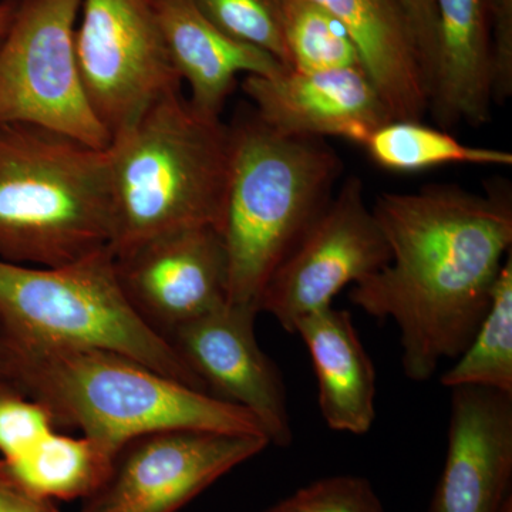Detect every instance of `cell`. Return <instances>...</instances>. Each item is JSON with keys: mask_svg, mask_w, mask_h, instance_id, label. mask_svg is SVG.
<instances>
[{"mask_svg": "<svg viewBox=\"0 0 512 512\" xmlns=\"http://www.w3.org/2000/svg\"><path fill=\"white\" fill-rule=\"evenodd\" d=\"M390 259L349 291L353 305L399 328L404 375L427 382L461 355L483 320L512 251V188L456 184L384 192L372 208Z\"/></svg>", "mask_w": 512, "mask_h": 512, "instance_id": "cell-1", "label": "cell"}, {"mask_svg": "<svg viewBox=\"0 0 512 512\" xmlns=\"http://www.w3.org/2000/svg\"><path fill=\"white\" fill-rule=\"evenodd\" d=\"M6 346L13 386L43 404L56 427L80 430L113 453L127 441L161 430L266 437L241 407L131 357L100 349Z\"/></svg>", "mask_w": 512, "mask_h": 512, "instance_id": "cell-2", "label": "cell"}, {"mask_svg": "<svg viewBox=\"0 0 512 512\" xmlns=\"http://www.w3.org/2000/svg\"><path fill=\"white\" fill-rule=\"evenodd\" d=\"M106 151L113 254L177 229H220L231 127L194 109L181 87L154 101Z\"/></svg>", "mask_w": 512, "mask_h": 512, "instance_id": "cell-3", "label": "cell"}, {"mask_svg": "<svg viewBox=\"0 0 512 512\" xmlns=\"http://www.w3.org/2000/svg\"><path fill=\"white\" fill-rule=\"evenodd\" d=\"M342 173L322 138L278 133L255 114L231 126L220 225L228 303L259 313L266 284L328 205Z\"/></svg>", "mask_w": 512, "mask_h": 512, "instance_id": "cell-4", "label": "cell"}, {"mask_svg": "<svg viewBox=\"0 0 512 512\" xmlns=\"http://www.w3.org/2000/svg\"><path fill=\"white\" fill-rule=\"evenodd\" d=\"M106 150L45 128L0 126L2 261L56 268L110 248Z\"/></svg>", "mask_w": 512, "mask_h": 512, "instance_id": "cell-5", "label": "cell"}, {"mask_svg": "<svg viewBox=\"0 0 512 512\" xmlns=\"http://www.w3.org/2000/svg\"><path fill=\"white\" fill-rule=\"evenodd\" d=\"M0 336L15 346L109 350L207 393L127 301L111 248L56 268L0 259Z\"/></svg>", "mask_w": 512, "mask_h": 512, "instance_id": "cell-6", "label": "cell"}, {"mask_svg": "<svg viewBox=\"0 0 512 512\" xmlns=\"http://www.w3.org/2000/svg\"><path fill=\"white\" fill-rule=\"evenodd\" d=\"M82 0H19L0 40V126L45 128L106 150L109 130L94 113L77 62Z\"/></svg>", "mask_w": 512, "mask_h": 512, "instance_id": "cell-7", "label": "cell"}, {"mask_svg": "<svg viewBox=\"0 0 512 512\" xmlns=\"http://www.w3.org/2000/svg\"><path fill=\"white\" fill-rule=\"evenodd\" d=\"M77 62L111 138L165 93L180 89L154 0H82Z\"/></svg>", "mask_w": 512, "mask_h": 512, "instance_id": "cell-8", "label": "cell"}, {"mask_svg": "<svg viewBox=\"0 0 512 512\" xmlns=\"http://www.w3.org/2000/svg\"><path fill=\"white\" fill-rule=\"evenodd\" d=\"M389 259L362 180L352 175L271 276L259 312L269 313L293 335L299 320L333 306L346 286L375 274Z\"/></svg>", "mask_w": 512, "mask_h": 512, "instance_id": "cell-9", "label": "cell"}, {"mask_svg": "<svg viewBox=\"0 0 512 512\" xmlns=\"http://www.w3.org/2000/svg\"><path fill=\"white\" fill-rule=\"evenodd\" d=\"M271 446L254 434L161 430L127 441L82 512H177Z\"/></svg>", "mask_w": 512, "mask_h": 512, "instance_id": "cell-10", "label": "cell"}, {"mask_svg": "<svg viewBox=\"0 0 512 512\" xmlns=\"http://www.w3.org/2000/svg\"><path fill=\"white\" fill-rule=\"evenodd\" d=\"M127 301L167 338L178 326L228 303V258L220 229L165 232L114 254Z\"/></svg>", "mask_w": 512, "mask_h": 512, "instance_id": "cell-11", "label": "cell"}, {"mask_svg": "<svg viewBox=\"0 0 512 512\" xmlns=\"http://www.w3.org/2000/svg\"><path fill=\"white\" fill-rule=\"evenodd\" d=\"M256 315L254 309L225 303L165 339L208 394L254 416L269 444L289 447L293 430L284 377L259 346Z\"/></svg>", "mask_w": 512, "mask_h": 512, "instance_id": "cell-12", "label": "cell"}, {"mask_svg": "<svg viewBox=\"0 0 512 512\" xmlns=\"http://www.w3.org/2000/svg\"><path fill=\"white\" fill-rule=\"evenodd\" d=\"M450 392L446 463L429 512H498L512 495V394Z\"/></svg>", "mask_w": 512, "mask_h": 512, "instance_id": "cell-13", "label": "cell"}, {"mask_svg": "<svg viewBox=\"0 0 512 512\" xmlns=\"http://www.w3.org/2000/svg\"><path fill=\"white\" fill-rule=\"evenodd\" d=\"M242 90L255 116L288 136L343 138L362 147L376 128L393 120L362 67L245 76Z\"/></svg>", "mask_w": 512, "mask_h": 512, "instance_id": "cell-14", "label": "cell"}, {"mask_svg": "<svg viewBox=\"0 0 512 512\" xmlns=\"http://www.w3.org/2000/svg\"><path fill=\"white\" fill-rule=\"evenodd\" d=\"M429 111L441 130L483 126L493 104L491 0H436Z\"/></svg>", "mask_w": 512, "mask_h": 512, "instance_id": "cell-15", "label": "cell"}, {"mask_svg": "<svg viewBox=\"0 0 512 512\" xmlns=\"http://www.w3.org/2000/svg\"><path fill=\"white\" fill-rule=\"evenodd\" d=\"M171 63L190 87V103L221 119L238 76H278L289 70L274 56L222 33L194 0H154Z\"/></svg>", "mask_w": 512, "mask_h": 512, "instance_id": "cell-16", "label": "cell"}, {"mask_svg": "<svg viewBox=\"0 0 512 512\" xmlns=\"http://www.w3.org/2000/svg\"><path fill=\"white\" fill-rule=\"evenodd\" d=\"M348 30L360 67L393 120L421 121L429 113L426 73L412 26L399 0H315Z\"/></svg>", "mask_w": 512, "mask_h": 512, "instance_id": "cell-17", "label": "cell"}, {"mask_svg": "<svg viewBox=\"0 0 512 512\" xmlns=\"http://www.w3.org/2000/svg\"><path fill=\"white\" fill-rule=\"evenodd\" d=\"M318 379L319 409L330 430L363 436L376 419V370L353 325L352 313L335 306L299 320Z\"/></svg>", "mask_w": 512, "mask_h": 512, "instance_id": "cell-18", "label": "cell"}, {"mask_svg": "<svg viewBox=\"0 0 512 512\" xmlns=\"http://www.w3.org/2000/svg\"><path fill=\"white\" fill-rule=\"evenodd\" d=\"M114 453L90 437L53 430L19 456L0 460V476L47 501L86 500L109 474Z\"/></svg>", "mask_w": 512, "mask_h": 512, "instance_id": "cell-19", "label": "cell"}, {"mask_svg": "<svg viewBox=\"0 0 512 512\" xmlns=\"http://www.w3.org/2000/svg\"><path fill=\"white\" fill-rule=\"evenodd\" d=\"M363 148L373 163L394 173H417L447 164L512 165L510 151L460 143L421 121L392 120L376 128Z\"/></svg>", "mask_w": 512, "mask_h": 512, "instance_id": "cell-20", "label": "cell"}, {"mask_svg": "<svg viewBox=\"0 0 512 512\" xmlns=\"http://www.w3.org/2000/svg\"><path fill=\"white\" fill-rule=\"evenodd\" d=\"M456 360L441 375L447 389L480 386L512 394V251L501 266L483 320Z\"/></svg>", "mask_w": 512, "mask_h": 512, "instance_id": "cell-21", "label": "cell"}, {"mask_svg": "<svg viewBox=\"0 0 512 512\" xmlns=\"http://www.w3.org/2000/svg\"><path fill=\"white\" fill-rule=\"evenodd\" d=\"M289 67L298 72L360 67L348 30L315 0H284Z\"/></svg>", "mask_w": 512, "mask_h": 512, "instance_id": "cell-22", "label": "cell"}, {"mask_svg": "<svg viewBox=\"0 0 512 512\" xmlns=\"http://www.w3.org/2000/svg\"><path fill=\"white\" fill-rule=\"evenodd\" d=\"M212 25L244 45L264 50L289 67L284 0H194Z\"/></svg>", "mask_w": 512, "mask_h": 512, "instance_id": "cell-23", "label": "cell"}, {"mask_svg": "<svg viewBox=\"0 0 512 512\" xmlns=\"http://www.w3.org/2000/svg\"><path fill=\"white\" fill-rule=\"evenodd\" d=\"M264 512H386L372 483L357 476L322 478Z\"/></svg>", "mask_w": 512, "mask_h": 512, "instance_id": "cell-24", "label": "cell"}, {"mask_svg": "<svg viewBox=\"0 0 512 512\" xmlns=\"http://www.w3.org/2000/svg\"><path fill=\"white\" fill-rule=\"evenodd\" d=\"M57 430L43 404L6 384H0V454L19 456L46 434Z\"/></svg>", "mask_w": 512, "mask_h": 512, "instance_id": "cell-25", "label": "cell"}, {"mask_svg": "<svg viewBox=\"0 0 512 512\" xmlns=\"http://www.w3.org/2000/svg\"><path fill=\"white\" fill-rule=\"evenodd\" d=\"M399 2L409 19L410 26H412L430 93L431 74H433L437 45L436 0H399Z\"/></svg>", "mask_w": 512, "mask_h": 512, "instance_id": "cell-26", "label": "cell"}, {"mask_svg": "<svg viewBox=\"0 0 512 512\" xmlns=\"http://www.w3.org/2000/svg\"><path fill=\"white\" fill-rule=\"evenodd\" d=\"M0 512H59L53 501L42 500L20 490L0 476Z\"/></svg>", "mask_w": 512, "mask_h": 512, "instance_id": "cell-27", "label": "cell"}, {"mask_svg": "<svg viewBox=\"0 0 512 512\" xmlns=\"http://www.w3.org/2000/svg\"><path fill=\"white\" fill-rule=\"evenodd\" d=\"M0 384L15 387L12 383V360H10L8 346L2 338H0Z\"/></svg>", "mask_w": 512, "mask_h": 512, "instance_id": "cell-28", "label": "cell"}, {"mask_svg": "<svg viewBox=\"0 0 512 512\" xmlns=\"http://www.w3.org/2000/svg\"><path fill=\"white\" fill-rule=\"evenodd\" d=\"M19 0H8V2H0V37L6 35L12 20L15 18L16 9H18Z\"/></svg>", "mask_w": 512, "mask_h": 512, "instance_id": "cell-29", "label": "cell"}, {"mask_svg": "<svg viewBox=\"0 0 512 512\" xmlns=\"http://www.w3.org/2000/svg\"><path fill=\"white\" fill-rule=\"evenodd\" d=\"M491 8L498 19L512 18V0H491Z\"/></svg>", "mask_w": 512, "mask_h": 512, "instance_id": "cell-30", "label": "cell"}, {"mask_svg": "<svg viewBox=\"0 0 512 512\" xmlns=\"http://www.w3.org/2000/svg\"><path fill=\"white\" fill-rule=\"evenodd\" d=\"M498 512H512V495L508 498L507 501L503 505H501L500 510Z\"/></svg>", "mask_w": 512, "mask_h": 512, "instance_id": "cell-31", "label": "cell"}, {"mask_svg": "<svg viewBox=\"0 0 512 512\" xmlns=\"http://www.w3.org/2000/svg\"><path fill=\"white\" fill-rule=\"evenodd\" d=\"M0 2H8V0H0Z\"/></svg>", "mask_w": 512, "mask_h": 512, "instance_id": "cell-32", "label": "cell"}, {"mask_svg": "<svg viewBox=\"0 0 512 512\" xmlns=\"http://www.w3.org/2000/svg\"><path fill=\"white\" fill-rule=\"evenodd\" d=\"M0 40H2V37H0Z\"/></svg>", "mask_w": 512, "mask_h": 512, "instance_id": "cell-33", "label": "cell"}]
</instances>
